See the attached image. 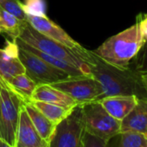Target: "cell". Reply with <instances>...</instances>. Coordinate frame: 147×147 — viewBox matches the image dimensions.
I'll use <instances>...</instances> for the list:
<instances>
[{"label": "cell", "instance_id": "8", "mask_svg": "<svg viewBox=\"0 0 147 147\" xmlns=\"http://www.w3.org/2000/svg\"><path fill=\"white\" fill-rule=\"evenodd\" d=\"M18 57L25 67L27 75L38 84H52L71 76L47 63L35 54L18 47Z\"/></svg>", "mask_w": 147, "mask_h": 147}, {"label": "cell", "instance_id": "10", "mask_svg": "<svg viewBox=\"0 0 147 147\" xmlns=\"http://www.w3.org/2000/svg\"><path fill=\"white\" fill-rule=\"evenodd\" d=\"M14 147H48V143L40 136L32 124L24 104L20 109Z\"/></svg>", "mask_w": 147, "mask_h": 147}, {"label": "cell", "instance_id": "18", "mask_svg": "<svg viewBox=\"0 0 147 147\" xmlns=\"http://www.w3.org/2000/svg\"><path fill=\"white\" fill-rule=\"evenodd\" d=\"M29 102H30L39 112L56 125L67 117L73 109H67L55 104L39 100H30Z\"/></svg>", "mask_w": 147, "mask_h": 147}, {"label": "cell", "instance_id": "26", "mask_svg": "<svg viewBox=\"0 0 147 147\" xmlns=\"http://www.w3.org/2000/svg\"><path fill=\"white\" fill-rule=\"evenodd\" d=\"M0 147H12V146L9 144L6 141H5L3 138H0Z\"/></svg>", "mask_w": 147, "mask_h": 147}, {"label": "cell", "instance_id": "25", "mask_svg": "<svg viewBox=\"0 0 147 147\" xmlns=\"http://www.w3.org/2000/svg\"><path fill=\"white\" fill-rule=\"evenodd\" d=\"M139 75H140V78L141 81L147 91V69L144 70H139Z\"/></svg>", "mask_w": 147, "mask_h": 147}, {"label": "cell", "instance_id": "20", "mask_svg": "<svg viewBox=\"0 0 147 147\" xmlns=\"http://www.w3.org/2000/svg\"><path fill=\"white\" fill-rule=\"evenodd\" d=\"M117 147H147V139L144 133L128 131H122L119 135Z\"/></svg>", "mask_w": 147, "mask_h": 147}, {"label": "cell", "instance_id": "5", "mask_svg": "<svg viewBox=\"0 0 147 147\" xmlns=\"http://www.w3.org/2000/svg\"><path fill=\"white\" fill-rule=\"evenodd\" d=\"M85 131L110 141L120 133L121 121L111 116L100 101L82 104Z\"/></svg>", "mask_w": 147, "mask_h": 147}, {"label": "cell", "instance_id": "9", "mask_svg": "<svg viewBox=\"0 0 147 147\" xmlns=\"http://www.w3.org/2000/svg\"><path fill=\"white\" fill-rule=\"evenodd\" d=\"M26 21L38 32L47 37L60 42L75 52L81 59L85 61L88 49L82 46L78 42L74 40L63 29L46 17L26 16Z\"/></svg>", "mask_w": 147, "mask_h": 147}, {"label": "cell", "instance_id": "28", "mask_svg": "<svg viewBox=\"0 0 147 147\" xmlns=\"http://www.w3.org/2000/svg\"><path fill=\"white\" fill-rule=\"evenodd\" d=\"M2 33V30H1V28H0V34H1Z\"/></svg>", "mask_w": 147, "mask_h": 147}, {"label": "cell", "instance_id": "29", "mask_svg": "<svg viewBox=\"0 0 147 147\" xmlns=\"http://www.w3.org/2000/svg\"><path fill=\"white\" fill-rule=\"evenodd\" d=\"M146 69H147V67H146Z\"/></svg>", "mask_w": 147, "mask_h": 147}, {"label": "cell", "instance_id": "13", "mask_svg": "<svg viewBox=\"0 0 147 147\" xmlns=\"http://www.w3.org/2000/svg\"><path fill=\"white\" fill-rule=\"evenodd\" d=\"M128 131L144 134L147 131V100L138 99L133 109L121 120L120 132Z\"/></svg>", "mask_w": 147, "mask_h": 147}, {"label": "cell", "instance_id": "7", "mask_svg": "<svg viewBox=\"0 0 147 147\" xmlns=\"http://www.w3.org/2000/svg\"><path fill=\"white\" fill-rule=\"evenodd\" d=\"M49 85L67 94L80 105L102 98L101 85L92 76H70Z\"/></svg>", "mask_w": 147, "mask_h": 147}, {"label": "cell", "instance_id": "24", "mask_svg": "<svg viewBox=\"0 0 147 147\" xmlns=\"http://www.w3.org/2000/svg\"><path fill=\"white\" fill-rule=\"evenodd\" d=\"M139 23H140V29H141L142 35L144 36V39L147 42V14L144 16V18H141V19L139 16Z\"/></svg>", "mask_w": 147, "mask_h": 147}, {"label": "cell", "instance_id": "3", "mask_svg": "<svg viewBox=\"0 0 147 147\" xmlns=\"http://www.w3.org/2000/svg\"><path fill=\"white\" fill-rule=\"evenodd\" d=\"M18 38L43 53L80 68L85 76H92L88 65L75 52L36 30L27 21L22 23Z\"/></svg>", "mask_w": 147, "mask_h": 147}, {"label": "cell", "instance_id": "23", "mask_svg": "<svg viewBox=\"0 0 147 147\" xmlns=\"http://www.w3.org/2000/svg\"><path fill=\"white\" fill-rule=\"evenodd\" d=\"M109 141L92 135L85 131L83 138V147H108Z\"/></svg>", "mask_w": 147, "mask_h": 147}, {"label": "cell", "instance_id": "11", "mask_svg": "<svg viewBox=\"0 0 147 147\" xmlns=\"http://www.w3.org/2000/svg\"><path fill=\"white\" fill-rule=\"evenodd\" d=\"M30 100L44 101L67 109L79 105L73 98L49 84H38L35 88Z\"/></svg>", "mask_w": 147, "mask_h": 147}, {"label": "cell", "instance_id": "12", "mask_svg": "<svg viewBox=\"0 0 147 147\" xmlns=\"http://www.w3.org/2000/svg\"><path fill=\"white\" fill-rule=\"evenodd\" d=\"M138 100L135 95H114L105 97L98 101L111 116L121 121L133 109Z\"/></svg>", "mask_w": 147, "mask_h": 147}, {"label": "cell", "instance_id": "21", "mask_svg": "<svg viewBox=\"0 0 147 147\" xmlns=\"http://www.w3.org/2000/svg\"><path fill=\"white\" fill-rule=\"evenodd\" d=\"M22 7L26 16H47V5L45 0H24V2H22Z\"/></svg>", "mask_w": 147, "mask_h": 147}, {"label": "cell", "instance_id": "1", "mask_svg": "<svg viewBox=\"0 0 147 147\" xmlns=\"http://www.w3.org/2000/svg\"><path fill=\"white\" fill-rule=\"evenodd\" d=\"M85 61L92 76L101 85V99L114 95H135L138 99L147 100V91L141 81L139 71L130 67L121 68L113 66L99 57L93 50H88Z\"/></svg>", "mask_w": 147, "mask_h": 147}, {"label": "cell", "instance_id": "6", "mask_svg": "<svg viewBox=\"0 0 147 147\" xmlns=\"http://www.w3.org/2000/svg\"><path fill=\"white\" fill-rule=\"evenodd\" d=\"M84 134L82 108L79 104L55 126L48 147H83Z\"/></svg>", "mask_w": 147, "mask_h": 147}, {"label": "cell", "instance_id": "17", "mask_svg": "<svg viewBox=\"0 0 147 147\" xmlns=\"http://www.w3.org/2000/svg\"><path fill=\"white\" fill-rule=\"evenodd\" d=\"M6 83L11 89L23 100L24 103L30 100L32 94L37 86V84L26 73L12 77L9 82H6Z\"/></svg>", "mask_w": 147, "mask_h": 147}, {"label": "cell", "instance_id": "27", "mask_svg": "<svg viewBox=\"0 0 147 147\" xmlns=\"http://www.w3.org/2000/svg\"><path fill=\"white\" fill-rule=\"evenodd\" d=\"M144 135H145V137H146V139H147V131H146V132L144 133Z\"/></svg>", "mask_w": 147, "mask_h": 147}, {"label": "cell", "instance_id": "19", "mask_svg": "<svg viewBox=\"0 0 147 147\" xmlns=\"http://www.w3.org/2000/svg\"><path fill=\"white\" fill-rule=\"evenodd\" d=\"M23 22L0 6V28L11 40L18 37Z\"/></svg>", "mask_w": 147, "mask_h": 147}, {"label": "cell", "instance_id": "15", "mask_svg": "<svg viewBox=\"0 0 147 147\" xmlns=\"http://www.w3.org/2000/svg\"><path fill=\"white\" fill-rule=\"evenodd\" d=\"M24 107L25 111L27 112L32 124L35 128L40 134V136L49 143L51 138L56 125L52 123L49 119H48L41 112H39L30 102L24 103Z\"/></svg>", "mask_w": 147, "mask_h": 147}, {"label": "cell", "instance_id": "22", "mask_svg": "<svg viewBox=\"0 0 147 147\" xmlns=\"http://www.w3.org/2000/svg\"><path fill=\"white\" fill-rule=\"evenodd\" d=\"M0 6L20 21H26V14L23 10L20 0H0Z\"/></svg>", "mask_w": 147, "mask_h": 147}, {"label": "cell", "instance_id": "14", "mask_svg": "<svg viewBox=\"0 0 147 147\" xmlns=\"http://www.w3.org/2000/svg\"><path fill=\"white\" fill-rule=\"evenodd\" d=\"M13 41L16 42V43L18 44V46L19 48L24 49H26V50L33 53V54H35L36 55H37L38 57H40L42 60H43L47 63H49V64L52 65L53 67H57V68H59V69L66 72L67 74H68V75L71 76H85L80 68H78V67H76L75 66H73V65H71V64H69V63H67V62H66L64 61H61V60H60L58 58H55V57L51 56L49 55H47V54L43 53L42 51L36 49V48L31 47L30 45L27 44L26 42H24V41H22L18 37L15 38Z\"/></svg>", "mask_w": 147, "mask_h": 147}, {"label": "cell", "instance_id": "2", "mask_svg": "<svg viewBox=\"0 0 147 147\" xmlns=\"http://www.w3.org/2000/svg\"><path fill=\"white\" fill-rule=\"evenodd\" d=\"M145 42L146 40L141 32L138 16L136 24L109 37L93 51L107 62L126 68L129 67L131 61L138 55Z\"/></svg>", "mask_w": 147, "mask_h": 147}, {"label": "cell", "instance_id": "4", "mask_svg": "<svg viewBox=\"0 0 147 147\" xmlns=\"http://www.w3.org/2000/svg\"><path fill=\"white\" fill-rule=\"evenodd\" d=\"M0 138L12 147L15 145L20 109L23 100L13 92L0 76Z\"/></svg>", "mask_w": 147, "mask_h": 147}, {"label": "cell", "instance_id": "16", "mask_svg": "<svg viewBox=\"0 0 147 147\" xmlns=\"http://www.w3.org/2000/svg\"><path fill=\"white\" fill-rule=\"evenodd\" d=\"M26 73L19 57L13 56L4 49H0V76L5 82L12 77Z\"/></svg>", "mask_w": 147, "mask_h": 147}]
</instances>
